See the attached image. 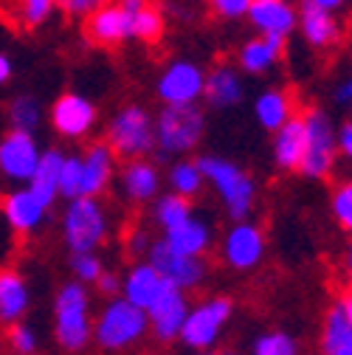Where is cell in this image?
I'll return each instance as SVG.
<instances>
[{
  "label": "cell",
  "mask_w": 352,
  "mask_h": 355,
  "mask_svg": "<svg viewBox=\"0 0 352 355\" xmlns=\"http://www.w3.org/2000/svg\"><path fill=\"white\" fill-rule=\"evenodd\" d=\"M206 187L217 195L220 209L229 217V223H240V220H251L254 209H256V198H259V187L256 178L234 158L220 155V153H200L195 155Z\"/></svg>",
  "instance_id": "cell-1"
},
{
  "label": "cell",
  "mask_w": 352,
  "mask_h": 355,
  "mask_svg": "<svg viewBox=\"0 0 352 355\" xmlns=\"http://www.w3.org/2000/svg\"><path fill=\"white\" fill-rule=\"evenodd\" d=\"M54 344L65 355H82L94 344V293L87 285L68 279L54 293Z\"/></svg>",
  "instance_id": "cell-2"
},
{
  "label": "cell",
  "mask_w": 352,
  "mask_h": 355,
  "mask_svg": "<svg viewBox=\"0 0 352 355\" xmlns=\"http://www.w3.org/2000/svg\"><path fill=\"white\" fill-rule=\"evenodd\" d=\"M209 132L203 105H161L155 113V153L161 158H192Z\"/></svg>",
  "instance_id": "cell-3"
},
{
  "label": "cell",
  "mask_w": 352,
  "mask_h": 355,
  "mask_svg": "<svg viewBox=\"0 0 352 355\" xmlns=\"http://www.w3.org/2000/svg\"><path fill=\"white\" fill-rule=\"evenodd\" d=\"M150 338L147 310L130 304L121 296L105 299L99 313H94V344L105 355H121Z\"/></svg>",
  "instance_id": "cell-4"
},
{
  "label": "cell",
  "mask_w": 352,
  "mask_h": 355,
  "mask_svg": "<svg viewBox=\"0 0 352 355\" xmlns=\"http://www.w3.org/2000/svg\"><path fill=\"white\" fill-rule=\"evenodd\" d=\"M110 209L102 198H71L60 211V237L68 254L99 251L110 237Z\"/></svg>",
  "instance_id": "cell-5"
},
{
  "label": "cell",
  "mask_w": 352,
  "mask_h": 355,
  "mask_svg": "<svg viewBox=\"0 0 352 355\" xmlns=\"http://www.w3.org/2000/svg\"><path fill=\"white\" fill-rule=\"evenodd\" d=\"M105 141L116 158H150L155 153V116L141 102H127L105 124Z\"/></svg>",
  "instance_id": "cell-6"
},
{
  "label": "cell",
  "mask_w": 352,
  "mask_h": 355,
  "mask_svg": "<svg viewBox=\"0 0 352 355\" xmlns=\"http://www.w3.org/2000/svg\"><path fill=\"white\" fill-rule=\"evenodd\" d=\"M234 313H237V302L229 293H211L195 302L181 327L178 344L186 352H203V349L220 347V338L229 330Z\"/></svg>",
  "instance_id": "cell-7"
},
{
  "label": "cell",
  "mask_w": 352,
  "mask_h": 355,
  "mask_svg": "<svg viewBox=\"0 0 352 355\" xmlns=\"http://www.w3.org/2000/svg\"><path fill=\"white\" fill-rule=\"evenodd\" d=\"M307 127V147L304 158L296 169L304 181H327L333 178L341 155H338V139H335V121L324 107H307L304 113Z\"/></svg>",
  "instance_id": "cell-8"
},
{
  "label": "cell",
  "mask_w": 352,
  "mask_h": 355,
  "mask_svg": "<svg viewBox=\"0 0 352 355\" xmlns=\"http://www.w3.org/2000/svg\"><path fill=\"white\" fill-rule=\"evenodd\" d=\"M46 119H49V127L54 130V136H60L62 141L79 144L94 136V130L99 124V107L82 91H62L49 105Z\"/></svg>",
  "instance_id": "cell-9"
},
{
  "label": "cell",
  "mask_w": 352,
  "mask_h": 355,
  "mask_svg": "<svg viewBox=\"0 0 352 355\" xmlns=\"http://www.w3.org/2000/svg\"><path fill=\"white\" fill-rule=\"evenodd\" d=\"M220 259L229 271L234 274H251L256 271L262 262H265L268 254V237L265 229L254 220H240V223H231L223 237H220Z\"/></svg>",
  "instance_id": "cell-10"
},
{
  "label": "cell",
  "mask_w": 352,
  "mask_h": 355,
  "mask_svg": "<svg viewBox=\"0 0 352 355\" xmlns=\"http://www.w3.org/2000/svg\"><path fill=\"white\" fill-rule=\"evenodd\" d=\"M206 68L197 60L175 57L164 62L155 76V99L161 105H200L203 102Z\"/></svg>",
  "instance_id": "cell-11"
},
{
  "label": "cell",
  "mask_w": 352,
  "mask_h": 355,
  "mask_svg": "<svg viewBox=\"0 0 352 355\" xmlns=\"http://www.w3.org/2000/svg\"><path fill=\"white\" fill-rule=\"evenodd\" d=\"M147 259L158 268V274L175 285V288H181L186 293L192 291H200L206 282H209V262L206 257H186V254H178V251H172L161 237L152 240L150 251H147Z\"/></svg>",
  "instance_id": "cell-12"
},
{
  "label": "cell",
  "mask_w": 352,
  "mask_h": 355,
  "mask_svg": "<svg viewBox=\"0 0 352 355\" xmlns=\"http://www.w3.org/2000/svg\"><path fill=\"white\" fill-rule=\"evenodd\" d=\"M42 155V144L37 132L23 130H6L0 136V178L12 187H26L37 169V161Z\"/></svg>",
  "instance_id": "cell-13"
},
{
  "label": "cell",
  "mask_w": 352,
  "mask_h": 355,
  "mask_svg": "<svg viewBox=\"0 0 352 355\" xmlns=\"http://www.w3.org/2000/svg\"><path fill=\"white\" fill-rule=\"evenodd\" d=\"M116 184L130 206H150L164 192V172L152 158H130L118 166Z\"/></svg>",
  "instance_id": "cell-14"
},
{
  "label": "cell",
  "mask_w": 352,
  "mask_h": 355,
  "mask_svg": "<svg viewBox=\"0 0 352 355\" xmlns=\"http://www.w3.org/2000/svg\"><path fill=\"white\" fill-rule=\"evenodd\" d=\"M189 293L175 288V285H166L164 293L147 307V319H150V336L158 341V344H178V336H181V327L186 322V313H189Z\"/></svg>",
  "instance_id": "cell-15"
},
{
  "label": "cell",
  "mask_w": 352,
  "mask_h": 355,
  "mask_svg": "<svg viewBox=\"0 0 352 355\" xmlns=\"http://www.w3.org/2000/svg\"><path fill=\"white\" fill-rule=\"evenodd\" d=\"M304 40V46L310 51H333L344 42V23L338 17V12L322 9L313 0H301L299 6V28H296Z\"/></svg>",
  "instance_id": "cell-16"
},
{
  "label": "cell",
  "mask_w": 352,
  "mask_h": 355,
  "mask_svg": "<svg viewBox=\"0 0 352 355\" xmlns=\"http://www.w3.org/2000/svg\"><path fill=\"white\" fill-rule=\"evenodd\" d=\"M82 153V187H79V198H105L107 189L116 181L118 172V158L110 150V144L105 139L91 141Z\"/></svg>",
  "instance_id": "cell-17"
},
{
  "label": "cell",
  "mask_w": 352,
  "mask_h": 355,
  "mask_svg": "<svg viewBox=\"0 0 352 355\" xmlns=\"http://www.w3.org/2000/svg\"><path fill=\"white\" fill-rule=\"evenodd\" d=\"M245 76L237 65H229V62H220L214 68L206 71V85H203V102L209 110L214 113H223V110H231L237 105H243L245 99Z\"/></svg>",
  "instance_id": "cell-18"
},
{
  "label": "cell",
  "mask_w": 352,
  "mask_h": 355,
  "mask_svg": "<svg viewBox=\"0 0 352 355\" xmlns=\"http://www.w3.org/2000/svg\"><path fill=\"white\" fill-rule=\"evenodd\" d=\"M0 209H3L9 226L15 229L17 237H34L49 223L51 209L42 206L28 187H12L3 198H0Z\"/></svg>",
  "instance_id": "cell-19"
},
{
  "label": "cell",
  "mask_w": 352,
  "mask_h": 355,
  "mask_svg": "<svg viewBox=\"0 0 352 355\" xmlns=\"http://www.w3.org/2000/svg\"><path fill=\"white\" fill-rule=\"evenodd\" d=\"M161 240L178 254L186 257H206L214 248L217 240V229H214V220L203 211H192L181 226L169 229L166 234H161Z\"/></svg>",
  "instance_id": "cell-20"
},
{
  "label": "cell",
  "mask_w": 352,
  "mask_h": 355,
  "mask_svg": "<svg viewBox=\"0 0 352 355\" xmlns=\"http://www.w3.org/2000/svg\"><path fill=\"white\" fill-rule=\"evenodd\" d=\"M85 37L96 49H121L124 42H130V15L116 0H110L91 17H85Z\"/></svg>",
  "instance_id": "cell-21"
},
{
  "label": "cell",
  "mask_w": 352,
  "mask_h": 355,
  "mask_svg": "<svg viewBox=\"0 0 352 355\" xmlns=\"http://www.w3.org/2000/svg\"><path fill=\"white\" fill-rule=\"evenodd\" d=\"M245 23L254 28V34L288 40L299 28V6H293L290 0H254Z\"/></svg>",
  "instance_id": "cell-22"
},
{
  "label": "cell",
  "mask_w": 352,
  "mask_h": 355,
  "mask_svg": "<svg viewBox=\"0 0 352 355\" xmlns=\"http://www.w3.org/2000/svg\"><path fill=\"white\" fill-rule=\"evenodd\" d=\"M285 42L288 40L271 34H254L243 40V46L237 49V68L243 71V76H265L276 71L285 57Z\"/></svg>",
  "instance_id": "cell-23"
},
{
  "label": "cell",
  "mask_w": 352,
  "mask_h": 355,
  "mask_svg": "<svg viewBox=\"0 0 352 355\" xmlns=\"http://www.w3.org/2000/svg\"><path fill=\"white\" fill-rule=\"evenodd\" d=\"M166 285H169V282L158 274L155 265H152L147 257H141V259H136V262L124 271V277H121V293H118V296L127 299L130 304L147 310V307L164 293Z\"/></svg>",
  "instance_id": "cell-24"
},
{
  "label": "cell",
  "mask_w": 352,
  "mask_h": 355,
  "mask_svg": "<svg viewBox=\"0 0 352 355\" xmlns=\"http://www.w3.org/2000/svg\"><path fill=\"white\" fill-rule=\"evenodd\" d=\"M307 147V127L304 116L293 113L276 132H271V164L279 172H296Z\"/></svg>",
  "instance_id": "cell-25"
},
{
  "label": "cell",
  "mask_w": 352,
  "mask_h": 355,
  "mask_svg": "<svg viewBox=\"0 0 352 355\" xmlns=\"http://www.w3.org/2000/svg\"><path fill=\"white\" fill-rule=\"evenodd\" d=\"M251 113H254V121L259 130L265 132H276L296 110V96L282 85H268L254 96L251 102Z\"/></svg>",
  "instance_id": "cell-26"
},
{
  "label": "cell",
  "mask_w": 352,
  "mask_h": 355,
  "mask_svg": "<svg viewBox=\"0 0 352 355\" xmlns=\"http://www.w3.org/2000/svg\"><path fill=\"white\" fill-rule=\"evenodd\" d=\"M31 302H34V293L28 279L17 268H12V265L0 268V324L9 327L15 322H23L31 310Z\"/></svg>",
  "instance_id": "cell-27"
},
{
  "label": "cell",
  "mask_w": 352,
  "mask_h": 355,
  "mask_svg": "<svg viewBox=\"0 0 352 355\" xmlns=\"http://www.w3.org/2000/svg\"><path fill=\"white\" fill-rule=\"evenodd\" d=\"M62 155L65 150L62 147H42V155L37 161V169L31 175V181L26 184L31 189V195L42 203V206H49L54 209L60 198V166H62Z\"/></svg>",
  "instance_id": "cell-28"
},
{
  "label": "cell",
  "mask_w": 352,
  "mask_h": 355,
  "mask_svg": "<svg viewBox=\"0 0 352 355\" xmlns=\"http://www.w3.org/2000/svg\"><path fill=\"white\" fill-rule=\"evenodd\" d=\"M164 184L169 192L181 195L186 200H197L203 192H206V178H203V169L197 164V158H175L169 161L166 166V175H164Z\"/></svg>",
  "instance_id": "cell-29"
},
{
  "label": "cell",
  "mask_w": 352,
  "mask_h": 355,
  "mask_svg": "<svg viewBox=\"0 0 352 355\" xmlns=\"http://www.w3.org/2000/svg\"><path fill=\"white\" fill-rule=\"evenodd\" d=\"M319 355H352V324L338 304H330L322 319Z\"/></svg>",
  "instance_id": "cell-30"
},
{
  "label": "cell",
  "mask_w": 352,
  "mask_h": 355,
  "mask_svg": "<svg viewBox=\"0 0 352 355\" xmlns=\"http://www.w3.org/2000/svg\"><path fill=\"white\" fill-rule=\"evenodd\" d=\"M192 211H195V203H192V200L175 195V192H169V189L161 192V195L150 203L152 223H155V229H158L161 234H166V232L175 229V226H181Z\"/></svg>",
  "instance_id": "cell-31"
},
{
  "label": "cell",
  "mask_w": 352,
  "mask_h": 355,
  "mask_svg": "<svg viewBox=\"0 0 352 355\" xmlns=\"http://www.w3.org/2000/svg\"><path fill=\"white\" fill-rule=\"evenodd\" d=\"M6 121L12 130L39 132V127L46 124V107L34 94H15L6 105Z\"/></svg>",
  "instance_id": "cell-32"
},
{
  "label": "cell",
  "mask_w": 352,
  "mask_h": 355,
  "mask_svg": "<svg viewBox=\"0 0 352 355\" xmlns=\"http://www.w3.org/2000/svg\"><path fill=\"white\" fill-rule=\"evenodd\" d=\"M164 31H166V17L155 3H147L144 9L130 15V40L152 46V42L164 37Z\"/></svg>",
  "instance_id": "cell-33"
},
{
  "label": "cell",
  "mask_w": 352,
  "mask_h": 355,
  "mask_svg": "<svg viewBox=\"0 0 352 355\" xmlns=\"http://www.w3.org/2000/svg\"><path fill=\"white\" fill-rule=\"evenodd\" d=\"M327 209H330V217L338 226V232L352 237V178H341V181H335V187L330 189Z\"/></svg>",
  "instance_id": "cell-34"
},
{
  "label": "cell",
  "mask_w": 352,
  "mask_h": 355,
  "mask_svg": "<svg viewBox=\"0 0 352 355\" xmlns=\"http://www.w3.org/2000/svg\"><path fill=\"white\" fill-rule=\"evenodd\" d=\"M107 268L105 259L99 251H76L68 257V271H71V279L82 282V285H96V279L102 277V271Z\"/></svg>",
  "instance_id": "cell-35"
},
{
  "label": "cell",
  "mask_w": 352,
  "mask_h": 355,
  "mask_svg": "<svg viewBox=\"0 0 352 355\" xmlns=\"http://www.w3.org/2000/svg\"><path fill=\"white\" fill-rule=\"evenodd\" d=\"M79 187H82V153L65 150L62 166H60V198L62 200L79 198Z\"/></svg>",
  "instance_id": "cell-36"
},
{
  "label": "cell",
  "mask_w": 352,
  "mask_h": 355,
  "mask_svg": "<svg viewBox=\"0 0 352 355\" xmlns=\"http://www.w3.org/2000/svg\"><path fill=\"white\" fill-rule=\"evenodd\" d=\"M57 12V0H17V20L23 28H42Z\"/></svg>",
  "instance_id": "cell-37"
},
{
  "label": "cell",
  "mask_w": 352,
  "mask_h": 355,
  "mask_svg": "<svg viewBox=\"0 0 352 355\" xmlns=\"http://www.w3.org/2000/svg\"><path fill=\"white\" fill-rule=\"evenodd\" d=\"M6 341H9L12 355H37L39 352V333L26 319L6 327Z\"/></svg>",
  "instance_id": "cell-38"
},
{
  "label": "cell",
  "mask_w": 352,
  "mask_h": 355,
  "mask_svg": "<svg viewBox=\"0 0 352 355\" xmlns=\"http://www.w3.org/2000/svg\"><path fill=\"white\" fill-rule=\"evenodd\" d=\"M211 15L226 23H243L248 17V9L254 0H206Z\"/></svg>",
  "instance_id": "cell-39"
},
{
  "label": "cell",
  "mask_w": 352,
  "mask_h": 355,
  "mask_svg": "<svg viewBox=\"0 0 352 355\" xmlns=\"http://www.w3.org/2000/svg\"><path fill=\"white\" fill-rule=\"evenodd\" d=\"M105 3L110 0H57V12H62L68 20H85Z\"/></svg>",
  "instance_id": "cell-40"
},
{
  "label": "cell",
  "mask_w": 352,
  "mask_h": 355,
  "mask_svg": "<svg viewBox=\"0 0 352 355\" xmlns=\"http://www.w3.org/2000/svg\"><path fill=\"white\" fill-rule=\"evenodd\" d=\"M17 243H20V237L15 234V229L9 226L3 209H0V268L12 265V259L17 254Z\"/></svg>",
  "instance_id": "cell-41"
},
{
  "label": "cell",
  "mask_w": 352,
  "mask_h": 355,
  "mask_svg": "<svg viewBox=\"0 0 352 355\" xmlns=\"http://www.w3.org/2000/svg\"><path fill=\"white\" fill-rule=\"evenodd\" d=\"M124 245H127V251H130V254L141 259V257H147V251H150V245H152V237H150V232H147V229L136 226V229H130V232H127Z\"/></svg>",
  "instance_id": "cell-42"
},
{
  "label": "cell",
  "mask_w": 352,
  "mask_h": 355,
  "mask_svg": "<svg viewBox=\"0 0 352 355\" xmlns=\"http://www.w3.org/2000/svg\"><path fill=\"white\" fill-rule=\"evenodd\" d=\"M94 288H96V293H99L102 299H113V296H118V293H121V274H118V271L105 268Z\"/></svg>",
  "instance_id": "cell-43"
},
{
  "label": "cell",
  "mask_w": 352,
  "mask_h": 355,
  "mask_svg": "<svg viewBox=\"0 0 352 355\" xmlns=\"http://www.w3.org/2000/svg\"><path fill=\"white\" fill-rule=\"evenodd\" d=\"M335 139H338V155L352 164V119L335 124Z\"/></svg>",
  "instance_id": "cell-44"
},
{
  "label": "cell",
  "mask_w": 352,
  "mask_h": 355,
  "mask_svg": "<svg viewBox=\"0 0 352 355\" xmlns=\"http://www.w3.org/2000/svg\"><path fill=\"white\" fill-rule=\"evenodd\" d=\"M333 102L338 107H352V73L333 87Z\"/></svg>",
  "instance_id": "cell-45"
},
{
  "label": "cell",
  "mask_w": 352,
  "mask_h": 355,
  "mask_svg": "<svg viewBox=\"0 0 352 355\" xmlns=\"http://www.w3.org/2000/svg\"><path fill=\"white\" fill-rule=\"evenodd\" d=\"M12 79H15V60L6 51H0V87H6Z\"/></svg>",
  "instance_id": "cell-46"
},
{
  "label": "cell",
  "mask_w": 352,
  "mask_h": 355,
  "mask_svg": "<svg viewBox=\"0 0 352 355\" xmlns=\"http://www.w3.org/2000/svg\"><path fill=\"white\" fill-rule=\"evenodd\" d=\"M335 304H338V307L344 310V316H346V322L352 324V285H349V288H346V291L341 293V299H338Z\"/></svg>",
  "instance_id": "cell-47"
},
{
  "label": "cell",
  "mask_w": 352,
  "mask_h": 355,
  "mask_svg": "<svg viewBox=\"0 0 352 355\" xmlns=\"http://www.w3.org/2000/svg\"><path fill=\"white\" fill-rule=\"evenodd\" d=\"M116 3L127 12V15H133V12H139V9H144L147 3H152V0H116Z\"/></svg>",
  "instance_id": "cell-48"
},
{
  "label": "cell",
  "mask_w": 352,
  "mask_h": 355,
  "mask_svg": "<svg viewBox=\"0 0 352 355\" xmlns=\"http://www.w3.org/2000/svg\"><path fill=\"white\" fill-rule=\"evenodd\" d=\"M313 3L322 9H330V12H341L346 3H352V0H313Z\"/></svg>",
  "instance_id": "cell-49"
},
{
  "label": "cell",
  "mask_w": 352,
  "mask_h": 355,
  "mask_svg": "<svg viewBox=\"0 0 352 355\" xmlns=\"http://www.w3.org/2000/svg\"><path fill=\"white\" fill-rule=\"evenodd\" d=\"M189 355H240L237 349H229V347H211V349H203V352H189Z\"/></svg>",
  "instance_id": "cell-50"
},
{
  "label": "cell",
  "mask_w": 352,
  "mask_h": 355,
  "mask_svg": "<svg viewBox=\"0 0 352 355\" xmlns=\"http://www.w3.org/2000/svg\"><path fill=\"white\" fill-rule=\"evenodd\" d=\"M344 271H346V277L352 279V240H349V245H346V251H344Z\"/></svg>",
  "instance_id": "cell-51"
}]
</instances>
